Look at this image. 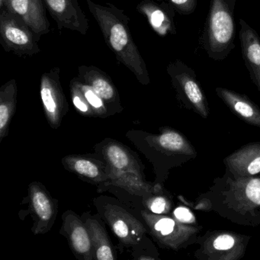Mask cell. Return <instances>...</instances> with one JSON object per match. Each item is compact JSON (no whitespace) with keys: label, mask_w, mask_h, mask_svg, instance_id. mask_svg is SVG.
Instances as JSON below:
<instances>
[{"label":"cell","mask_w":260,"mask_h":260,"mask_svg":"<svg viewBox=\"0 0 260 260\" xmlns=\"http://www.w3.org/2000/svg\"><path fill=\"white\" fill-rule=\"evenodd\" d=\"M185 205L197 211H213L242 226L260 225V178L237 176L225 170L206 192L194 202L180 196Z\"/></svg>","instance_id":"6da1fadb"},{"label":"cell","mask_w":260,"mask_h":260,"mask_svg":"<svg viewBox=\"0 0 260 260\" xmlns=\"http://www.w3.org/2000/svg\"><path fill=\"white\" fill-rule=\"evenodd\" d=\"M86 4L101 30L106 45L117 60L128 69L143 86L150 84L147 63L132 37L128 16L112 4L101 5L92 0H86Z\"/></svg>","instance_id":"7a4b0ae2"},{"label":"cell","mask_w":260,"mask_h":260,"mask_svg":"<svg viewBox=\"0 0 260 260\" xmlns=\"http://www.w3.org/2000/svg\"><path fill=\"white\" fill-rule=\"evenodd\" d=\"M237 0H211L200 44L208 57L220 61L235 48Z\"/></svg>","instance_id":"3957f363"},{"label":"cell","mask_w":260,"mask_h":260,"mask_svg":"<svg viewBox=\"0 0 260 260\" xmlns=\"http://www.w3.org/2000/svg\"><path fill=\"white\" fill-rule=\"evenodd\" d=\"M102 153L109 176L106 185L121 187L138 196L162 191L160 185H152L143 179L139 162L125 146L110 141L103 147Z\"/></svg>","instance_id":"277c9868"},{"label":"cell","mask_w":260,"mask_h":260,"mask_svg":"<svg viewBox=\"0 0 260 260\" xmlns=\"http://www.w3.org/2000/svg\"><path fill=\"white\" fill-rule=\"evenodd\" d=\"M251 236L226 230L208 231L198 237L199 249L194 252L199 260H240L246 254Z\"/></svg>","instance_id":"5b68a950"},{"label":"cell","mask_w":260,"mask_h":260,"mask_svg":"<svg viewBox=\"0 0 260 260\" xmlns=\"http://www.w3.org/2000/svg\"><path fill=\"white\" fill-rule=\"evenodd\" d=\"M150 233L166 249L178 251L196 244L202 226L184 224L174 217L156 214L149 211L141 212Z\"/></svg>","instance_id":"8992f818"},{"label":"cell","mask_w":260,"mask_h":260,"mask_svg":"<svg viewBox=\"0 0 260 260\" xmlns=\"http://www.w3.org/2000/svg\"><path fill=\"white\" fill-rule=\"evenodd\" d=\"M167 72L181 104L202 118H208V100L194 70L182 60H176L169 63Z\"/></svg>","instance_id":"52a82bcc"},{"label":"cell","mask_w":260,"mask_h":260,"mask_svg":"<svg viewBox=\"0 0 260 260\" xmlns=\"http://www.w3.org/2000/svg\"><path fill=\"white\" fill-rule=\"evenodd\" d=\"M0 39L7 52L20 57H31L40 52L39 39L33 30L6 9H0Z\"/></svg>","instance_id":"ba28073f"},{"label":"cell","mask_w":260,"mask_h":260,"mask_svg":"<svg viewBox=\"0 0 260 260\" xmlns=\"http://www.w3.org/2000/svg\"><path fill=\"white\" fill-rule=\"evenodd\" d=\"M60 70L54 68L41 77L40 94L48 124L53 129L61 124L68 112V103L60 83Z\"/></svg>","instance_id":"9c48e42d"},{"label":"cell","mask_w":260,"mask_h":260,"mask_svg":"<svg viewBox=\"0 0 260 260\" xmlns=\"http://www.w3.org/2000/svg\"><path fill=\"white\" fill-rule=\"evenodd\" d=\"M31 214L35 220L32 231L36 235L46 234L55 222L57 206L55 201L40 182H34L28 187Z\"/></svg>","instance_id":"30bf717a"},{"label":"cell","mask_w":260,"mask_h":260,"mask_svg":"<svg viewBox=\"0 0 260 260\" xmlns=\"http://www.w3.org/2000/svg\"><path fill=\"white\" fill-rule=\"evenodd\" d=\"M103 214L111 229L123 244H138L147 233L145 226L121 207L106 205Z\"/></svg>","instance_id":"8fae6325"},{"label":"cell","mask_w":260,"mask_h":260,"mask_svg":"<svg viewBox=\"0 0 260 260\" xmlns=\"http://www.w3.org/2000/svg\"><path fill=\"white\" fill-rule=\"evenodd\" d=\"M44 4L59 29L87 34L89 22L78 0H43Z\"/></svg>","instance_id":"7c38bea8"},{"label":"cell","mask_w":260,"mask_h":260,"mask_svg":"<svg viewBox=\"0 0 260 260\" xmlns=\"http://www.w3.org/2000/svg\"><path fill=\"white\" fill-rule=\"evenodd\" d=\"M0 9H6L20 18L33 30L39 40L50 32V22L43 0H3Z\"/></svg>","instance_id":"4fadbf2b"},{"label":"cell","mask_w":260,"mask_h":260,"mask_svg":"<svg viewBox=\"0 0 260 260\" xmlns=\"http://www.w3.org/2000/svg\"><path fill=\"white\" fill-rule=\"evenodd\" d=\"M60 233L68 238L74 255L83 260L94 259V249L89 230L78 215L71 211L63 214Z\"/></svg>","instance_id":"5bb4252c"},{"label":"cell","mask_w":260,"mask_h":260,"mask_svg":"<svg viewBox=\"0 0 260 260\" xmlns=\"http://www.w3.org/2000/svg\"><path fill=\"white\" fill-rule=\"evenodd\" d=\"M149 142L160 153L178 158L184 162L197 156V151L188 138L171 127H162L159 135L150 137Z\"/></svg>","instance_id":"9a60e30c"},{"label":"cell","mask_w":260,"mask_h":260,"mask_svg":"<svg viewBox=\"0 0 260 260\" xmlns=\"http://www.w3.org/2000/svg\"><path fill=\"white\" fill-rule=\"evenodd\" d=\"M225 170L234 176L260 178V142L242 146L223 159Z\"/></svg>","instance_id":"2e32d148"},{"label":"cell","mask_w":260,"mask_h":260,"mask_svg":"<svg viewBox=\"0 0 260 260\" xmlns=\"http://www.w3.org/2000/svg\"><path fill=\"white\" fill-rule=\"evenodd\" d=\"M239 31L242 57L250 77L251 81L260 93V37L256 31L244 19L239 21Z\"/></svg>","instance_id":"e0dca14e"},{"label":"cell","mask_w":260,"mask_h":260,"mask_svg":"<svg viewBox=\"0 0 260 260\" xmlns=\"http://www.w3.org/2000/svg\"><path fill=\"white\" fill-rule=\"evenodd\" d=\"M79 79L89 85L104 100L108 108L113 107L115 110H121L119 94L112 79L95 66L82 65L78 68Z\"/></svg>","instance_id":"ac0fdd59"},{"label":"cell","mask_w":260,"mask_h":260,"mask_svg":"<svg viewBox=\"0 0 260 260\" xmlns=\"http://www.w3.org/2000/svg\"><path fill=\"white\" fill-rule=\"evenodd\" d=\"M137 10L147 19L152 29L158 36L165 37L176 34L175 10L168 4L155 0H143Z\"/></svg>","instance_id":"d6986e66"},{"label":"cell","mask_w":260,"mask_h":260,"mask_svg":"<svg viewBox=\"0 0 260 260\" xmlns=\"http://www.w3.org/2000/svg\"><path fill=\"white\" fill-rule=\"evenodd\" d=\"M66 170L77 175L86 182L93 184L107 183L109 181L106 162L80 155H69L62 159Z\"/></svg>","instance_id":"ffe728a7"},{"label":"cell","mask_w":260,"mask_h":260,"mask_svg":"<svg viewBox=\"0 0 260 260\" xmlns=\"http://www.w3.org/2000/svg\"><path fill=\"white\" fill-rule=\"evenodd\" d=\"M215 92L234 115L246 124L260 128V108L249 97L223 87L216 88Z\"/></svg>","instance_id":"44dd1931"},{"label":"cell","mask_w":260,"mask_h":260,"mask_svg":"<svg viewBox=\"0 0 260 260\" xmlns=\"http://www.w3.org/2000/svg\"><path fill=\"white\" fill-rule=\"evenodd\" d=\"M16 80H10L0 88V141L8 135L9 127L17 104Z\"/></svg>","instance_id":"7402d4cb"},{"label":"cell","mask_w":260,"mask_h":260,"mask_svg":"<svg viewBox=\"0 0 260 260\" xmlns=\"http://www.w3.org/2000/svg\"><path fill=\"white\" fill-rule=\"evenodd\" d=\"M92 239L94 249V259H115L113 246L109 238L105 228L98 220L93 218H87L85 221Z\"/></svg>","instance_id":"603a6c76"},{"label":"cell","mask_w":260,"mask_h":260,"mask_svg":"<svg viewBox=\"0 0 260 260\" xmlns=\"http://www.w3.org/2000/svg\"><path fill=\"white\" fill-rule=\"evenodd\" d=\"M79 87L84 95L85 98L89 103V106L95 112V116L105 118L109 115V108L104 100L93 90L92 87L86 83H83L77 77Z\"/></svg>","instance_id":"cb8c5ba5"},{"label":"cell","mask_w":260,"mask_h":260,"mask_svg":"<svg viewBox=\"0 0 260 260\" xmlns=\"http://www.w3.org/2000/svg\"><path fill=\"white\" fill-rule=\"evenodd\" d=\"M70 89H71V100L77 112L84 116L96 117L95 112L89 106V103L79 87L77 77L71 80L70 83Z\"/></svg>","instance_id":"d4e9b609"},{"label":"cell","mask_w":260,"mask_h":260,"mask_svg":"<svg viewBox=\"0 0 260 260\" xmlns=\"http://www.w3.org/2000/svg\"><path fill=\"white\" fill-rule=\"evenodd\" d=\"M160 192L155 193L153 196L146 201V207L150 212L154 213L156 214H170L173 208V202L171 199Z\"/></svg>","instance_id":"484cf974"},{"label":"cell","mask_w":260,"mask_h":260,"mask_svg":"<svg viewBox=\"0 0 260 260\" xmlns=\"http://www.w3.org/2000/svg\"><path fill=\"white\" fill-rule=\"evenodd\" d=\"M157 1L166 3L172 7L176 13L184 16L192 14L196 11L198 5V0H157Z\"/></svg>","instance_id":"4316f807"},{"label":"cell","mask_w":260,"mask_h":260,"mask_svg":"<svg viewBox=\"0 0 260 260\" xmlns=\"http://www.w3.org/2000/svg\"><path fill=\"white\" fill-rule=\"evenodd\" d=\"M173 217L184 224L194 225V226L199 225L194 213L186 206L182 205V206L176 207L173 211Z\"/></svg>","instance_id":"83f0119b"},{"label":"cell","mask_w":260,"mask_h":260,"mask_svg":"<svg viewBox=\"0 0 260 260\" xmlns=\"http://www.w3.org/2000/svg\"><path fill=\"white\" fill-rule=\"evenodd\" d=\"M3 2V0H0V4Z\"/></svg>","instance_id":"f1b7e54d"}]
</instances>
